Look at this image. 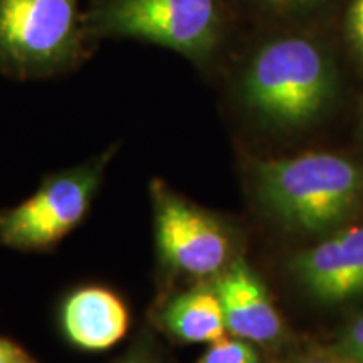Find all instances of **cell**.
Here are the masks:
<instances>
[{
  "mask_svg": "<svg viewBox=\"0 0 363 363\" xmlns=\"http://www.w3.org/2000/svg\"><path fill=\"white\" fill-rule=\"evenodd\" d=\"M94 43L81 0H0V72L43 79L79 67Z\"/></svg>",
  "mask_w": 363,
  "mask_h": 363,
  "instance_id": "cell-4",
  "label": "cell"
},
{
  "mask_svg": "<svg viewBox=\"0 0 363 363\" xmlns=\"http://www.w3.org/2000/svg\"><path fill=\"white\" fill-rule=\"evenodd\" d=\"M59 325L76 348L103 352L128 333L130 311L125 299L106 286H81L62 301Z\"/></svg>",
  "mask_w": 363,
  "mask_h": 363,
  "instance_id": "cell-8",
  "label": "cell"
},
{
  "mask_svg": "<svg viewBox=\"0 0 363 363\" xmlns=\"http://www.w3.org/2000/svg\"><path fill=\"white\" fill-rule=\"evenodd\" d=\"M345 34L353 52L363 62V0H352L345 17Z\"/></svg>",
  "mask_w": 363,
  "mask_h": 363,
  "instance_id": "cell-14",
  "label": "cell"
},
{
  "mask_svg": "<svg viewBox=\"0 0 363 363\" xmlns=\"http://www.w3.org/2000/svg\"><path fill=\"white\" fill-rule=\"evenodd\" d=\"M158 325L180 343H214L227 333L224 311L214 286H197L177 294L162 308Z\"/></svg>",
  "mask_w": 363,
  "mask_h": 363,
  "instance_id": "cell-10",
  "label": "cell"
},
{
  "mask_svg": "<svg viewBox=\"0 0 363 363\" xmlns=\"http://www.w3.org/2000/svg\"><path fill=\"white\" fill-rule=\"evenodd\" d=\"M158 256L163 266L189 278H217L227 269L233 242L225 225L160 180L152 184Z\"/></svg>",
  "mask_w": 363,
  "mask_h": 363,
  "instance_id": "cell-6",
  "label": "cell"
},
{
  "mask_svg": "<svg viewBox=\"0 0 363 363\" xmlns=\"http://www.w3.org/2000/svg\"><path fill=\"white\" fill-rule=\"evenodd\" d=\"M256 172L261 197L272 214L306 233L340 224L363 190L362 170L333 153L259 162Z\"/></svg>",
  "mask_w": 363,
  "mask_h": 363,
  "instance_id": "cell-3",
  "label": "cell"
},
{
  "mask_svg": "<svg viewBox=\"0 0 363 363\" xmlns=\"http://www.w3.org/2000/svg\"><path fill=\"white\" fill-rule=\"evenodd\" d=\"M113 153L45 177L29 199L0 211V242L24 252L56 247L89 214Z\"/></svg>",
  "mask_w": 363,
  "mask_h": 363,
  "instance_id": "cell-5",
  "label": "cell"
},
{
  "mask_svg": "<svg viewBox=\"0 0 363 363\" xmlns=\"http://www.w3.org/2000/svg\"><path fill=\"white\" fill-rule=\"evenodd\" d=\"M259 13L283 22L310 21L333 0H244Z\"/></svg>",
  "mask_w": 363,
  "mask_h": 363,
  "instance_id": "cell-11",
  "label": "cell"
},
{
  "mask_svg": "<svg viewBox=\"0 0 363 363\" xmlns=\"http://www.w3.org/2000/svg\"><path fill=\"white\" fill-rule=\"evenodd\" d=\"M308 363H343L342 360L340 362H333V360H313V362H308Z\"/></svg>",
  "mask_w": 363,
  "mask_h": 363,
  "instance_id": "cell-17",
  "label": "cell"
},
{
  "mask_svg": "<svg viewBox=\"0 0 363 363\" xmlns=\"http://www.w3.org/2000/svg\"><path fill=\"white\" fill-rule=\"evenodd\" d=\"M337 84L328 45L308 33H289L264 40L251 54L239 79V96L264 123L294 130L323 115Z\"/></svg>",
  "mask_w": 363,
  "mask_h": 363,
  "instance_id": "cell-1",
  "label": "cell"
},
{
  "mask_svg": "<svg viewBox=\"0 0 363 363\" xmlns=\"http://www.w3.org/2000/svg\"><path fill=\"white\" fill-rule=\"evenodd\" d=\"M293 271L313 296L342 303L363 294V225L340 230L298 254Z\"/></svg>",
  "mask_w": 363,
  "mask_h": 363,
  "instance_id": "cell-7",
  "label": "cell"
},
{
  "mask_svg": "<svg viewBox=\"0 0 363 363\" xmlns=\"http://www.w3.org/2000/svg\"><path fill=\"white\" fill-rule=\"evenodd\" d=\"M212 286L220 299L227 331L233 337L254 343H271L281 337L283 321L278 310L246 261L229 264Z\"/></svg>",
  "mask_w": 363,
  "mask_h": 363,
  "instance_id": "cell-9",
  "label": "cell"
},
{
  "mask_svg": "<svg viewBox=\"0 0 363 363\" xmlns=\"http://www.w3.org/2000/svg\"><path fill=\"white\" fill-rule=\"evenodd\" d=\"M83 26L94 44L143 40L172 49L199 67L214 61L229 29L224 0H89Z\"/></svg>",
  "mask_w": 363,
  "mask_h": 363,
  "instance_id": "cell-2",
  "label": "cell"
},
{
  "mask_svg": "<svg viewBox=\"0 0 363 363\" xmlns=\"http://www.w3.org/2000/svg\"><path fill=\"white\" fill-rule=\"evenodd\" d=\"M113 363H162L160 358L147 342V338H140Z\"/></svg>",
  "mask_w": 363,
  "mask_h": 363,
  "instance_id": "cell-15",
  "label": "cell"
},
{
  "mask_svg": "<svg viewBox=\"0 0 363 363\" xmlns=\"http://www.w3.org/2000/svg\"><path fill=\"white\" fill-rule=\"evenodd\" d=\"M0 363H40L21 345L0 335Z\"/></svg>",
  "mask_w": 363,
  "mask_h": 363,
  "instance_id": "cell-16",
  "label": "cell"
},
{
  "mask_svg": "<svg viewBox=\"0 0 363 363\" xmlns=\"http://www.w3.org/2000/svg\"><path fill=\"white\" fill-rule=\"evenodd\" d=\"M195 363H259V357L246 340L224 337L211 343Z\"/></svg>",
  "mask_w": 363,
  "mask_h": 363,
  "instance_id": "cell-12",
  "label": "cell"
},
{
  "mask_svg": "<svg viewBox=\"0 0 363 363\" xmlns=\"http://www.w3.org/2000/svg\"><path fill=\"white\" fill-rule=\"evenodd\" d=\"M337 357L343 363H363V316L342 335L337 343Z\"/></svg>",
  "mask_w": 363,
  "mask_h": 363,
  "instance_id": "cell-13",
  "label": "cell"
}]
</instances>
